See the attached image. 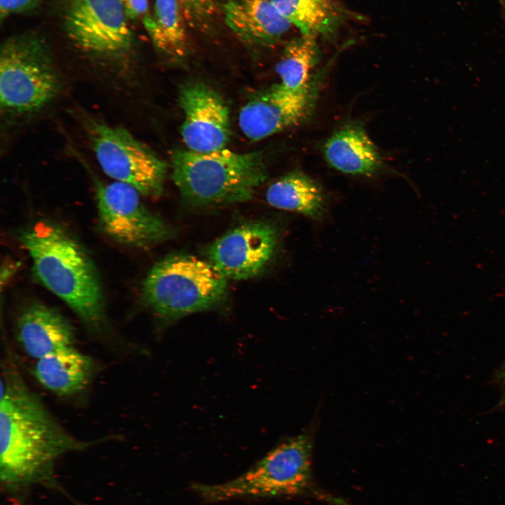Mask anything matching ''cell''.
Listing matches in <instances>:
<instances>
[{"mask_svg": "<svg viewBox=\"0 0 505 505\" xmlns=\"http://www.w3.org/2000/svg\"><path fill=\"white\" fill-rule=\"evenodd\" d=\"M96 443L67 432L16 372L5 371L1 382L0 483L8 496L22 501L36 486L66 494L56 476L57 461Z\"/></svg>", "mask_w": 505, "mask_h": 505, "instance_id": "6da1fadb", "label": "cell"}, {"mask_svg": "<svg viewBox=\"0 0 505 505\" xmlns=\"http://www.w3.org/2000/svg\"><path fill=\"white\" fill-rule=\"evenodd\" d=\"M18 240L32 260L40 283L61 299L91 329L106 322L104 292L96 267L85 248L60 226L40 221Z\"/></svg>", "mask_w": 505, "mask_h": 505, "instance_id": "7a4b0ae2", "label": "cell"}, {"mask_svg": "<svg viewBox=\"0 0 505 505\" xmlns=\"http://www.w3.org/2000/svg\"><path fill=\"white\" fill-rule=\"evenodd\" d=\"M314 440V431L309 428L273 448L239 476L219 484H193L191 489L208 502L307 495L343 505L342 499L315 485Z\"/></svg>", "mask_w": 505, "mask_h": 505, "instance_id": "3957f363", "label": "cell"}, {"mask_svg": "<svg viewBox=\"0 0 505 505\" xmlns=\"http://www.w3.org/2000/svg\"><path fill=\"white\" fill-rule=\"evenodd\" d=\"M171 165L172 178L181 195L197 206L248 201L267 176L261 153L226 148L205 153L177 149L173 152Z\"/></svg>", "mask_w": 505, "mask_h": 505, "instance_id": "277c9868", "label": "cell"}, {"mask_svg": "<svg viewBox=\"0 0 505 505\" xmlns=\"http://www.w3.org/2000/svg\"><path fill=\"white\" fill-rule=\"evenodd\" d=\"M227 292V278L210 262L189 255H169L147 274L144 303L158 317L175 320L217 306Z\"/></svg>", "mask_w": 505, "mask_h": 505, "instance_id": "5b68a950", "label": "cell"}, {"mask_svg": "<svg viewBox=\"0 0 505 505\" xmlns=\"http://www.w3.org/2000/svg\"><path fill=\"white\" fill-rule=\"evenodd\" d=\"M60 74L44 40L34 34L6 39L0 49V105L5 113L41 111L58 95Z\"/></svg>", "mask_w": 505, "mask_h": 505, "instance_id": "8992f818", "label": "cell"}, {"mask_svg": "<svg viewBox=\"0 0 505 505\" xmlns=\"http://www.w3.org/2000/svg\"><path fill=\"white\" fill-rule=\"evenodd\" d=\"M81 121L97 161L107 176L133 187L144 196L161 194L166 174L161 159L122 127L86 114Z\"/></svg>", "mask_w": 505, "mask_h": 505, "instance_id": "52a82bcc", "label": "cell"}, {"mask_svg": "<svg viewBox=\"0 0 505 505\" xmlns=\"http://www.w3.org/2000/svg\"><path fill=\"white\" fill-rule=\"evenodd\" d=\"M95 196L100 224L117 243L147 248L172 234L170 227L142 203L140 193L119 181L97 182Z\"/></svg>", "mask_w": 505, "mask_h": 505, "instance_id": "ba28073f", "label": "cell"}, {"mask_svg": "<svg viewBox=\"0 0 505 505\" xmlns=\"http://www.w3.org/2000/svg\"><path fill=\"white\" fill-rule=\"evenodd\" d=\"M128 19L120 0H67L63 15L66 34L77 48L110 58L132 47Z\"/></svg>", "mask_w": 505, "mask_h": 505, "instance_id": "9c48e42d", "label": "cell"}, {"mask_svg": "<svg viewBox=\"0 0 505 505\" xmlns=\"http://www.w3.org/2000/svg\"><path fill=\"white\" fill-rule=\"evenodd\" d=\"M278 243L275 226L252 222L238 226L215 241L207 254L227 279L245 280L258 275L274 255Z\"/></svg>", "mask_w": 505, "mask_h": 505, "instance_id": "30bf717a", "label": "cell"}, {"mask_svg": "<svg viewBox=\"0 0 505 505\" xmlns=\"http://www.w3.org/2000/svg\"><path fill=\"white\" fill-rule=\"evenodd\" d=\"M179 101L184 114L181 135L187 149L205 153L225 148L230 117L222 97L205 83L194 81L181 88Z\"/></svg>", "mask_w": 505, "mask_h": 505, "instance_id": "8fae6325", "label": "cell"}, {"mask_svg": "<svg viewBox=\"0 0 505 505\" xmlns=\"http://www.w3.org/2000/svg\"><path fill=\"white\" fill-rule=\"evenodd\" d=\"M316 95L310 82L298 90L275 85L243 107L240 129L250 140H260L296 126L311 113Z\"/></svg>", "mask_w": 505, "mask_h": 505, "instance_id": "7c38bea8", "label": "cell"}, {"mask_svg": "<svg viewBox=\"0 0 505 505\" xmlns=\"http://www.w3.org/2000/svg\"><path fill=\"white\" fill-rule=\"evenodd\" d=\"M15 330L24 352L36 360L76 342L71 322L56 309L39 302L29 303L20 310Z\"/></svg>", "mask_w": 505, "mask_h": 505, "instance_id": "4fadbf2b", "label": "cell"}, {"mask_svg": "<svg viewBox=\"0 0 505 505\" xmlns=\"http://www.w3.org/2000/svg\"><path fill=\"white\" fill-rule=\"evenodd\" d=\"M222 10L228 27L250 44H274L292 26L271 0H227Z\"/></svg>", "mask_w": 505, "mask_h": 505, "instance_id": "5bb4252c", "label": "cell"}, {"mask_svg": "<svg viewBox=\"0 0 505 505\" xmlns=\"http://www.w3.org/2000/svg\"><path fill=\"white\" fill-rule=\"evenodd\" d=\"M33 372L44 388L58 396L69 397L89 385L95 372V363L72 346L37 360Z\"/></svg>", "mask_w": 505, "mask_h": 505, "instance_id": "9a60e30c", "label": "cell"}, {"mask_svg": "<svg viewBox=\"0 0 505 505\" xmlns=\"http://www.w3.org/2000/svg\"><path fill=\"white\" fill-rule=\"evenodd\" d=\"M323 153L330 166L348 175L372 177L383 167L379 150L359 124L337 130L326 141Z\"/></svg>", "mask_w": 505, "mask_h": 505, "instance_id": "2e32d148", "label": "cell"}, {"mask_svg": "<svg viewBox=\"0 0 505 505\" xmlns=\"http://www.w3.org/2000/svg\"><path fill=\"white\" fill-rule=\"evenodd\" d=\"M265 197L274 208L301 214L314 220H323L328 210L322 187L299 170L288 173L271 184Z\"/></svg>", "mask_w": 505, "mask_h": 505, "instance_id": "e0dca14e", "label": "cell"}, {"mask_svg": "<svg viewBox=\"0 0 505 505\" xmlns=\"http://www.w3.org/2000/svg\"><path fill=\"white\" fill-rule=\"evenodd\" d=\"M157 50L172 60H182L189 50L187 20L179 0H154L153 11L142 19Z\"/></svg>", "mask_w": 505, "mask_h": 505, "instance_id": "ac0fdd59", "label": "cell"}, {"mask_svg": "<svg viewBox=\"0 0 505 505\" xmlns=\"http://www.w3.org/2000/svg\"><path fill=\"white\" fill-rule=\"evenodd\" d=\"M271 1L302 35H329L342 21L343 10L337 0Z\"/></svg>", "mask_w": 505, "mask_h": 505, "instance_id": "d6986e66", "label": "cell"}, {"mask_svg": "<svg viewBox=\"0 0 505 505\" xmlns=\"http://www.w3.org/2000/svg\"><path fill=\"white\" fill-rule=\"evenodd\" d=\"M316 36L302 35L288 42L276 66L281 85L298 90L309 83L310 73L318 62Z\"/></svg>", "mask_w": 505, "mask_h": 505, "instance_id": "ffe728a7", "label": "cell"}, {"mask_svg": "<svg viewBox=\"0 0 505 505\" xmlns=\"http://www.w3.org/2000/svg\"><path fill=\"white\" fill-rule=\"evenodd\" d=\"M189 25L203 28L216 11L214 0H179Z\"/></svg>", "mask_w": 505, "mask_h": 505, "instance_id": "44dd1931", "label": "cell"}, {"mask_svg": "<svg viewBox=\"0 0 505 505\" xmlns=\"http://www.w3.org/2000/svg\"><path fill=\"white\" fill-rule=\"evenodd\" d=\"M43 0H0L1 20L11 15L22 13L37 7Z\"/></svg>", "mask_w": 505, "mask_h": 505, "instance_id": "7402d4cb", "label": "cell"}, {"mask_svg": "<svg viewBox=\"0 0 505 505\" xmlns=\"http://www.w3.org/2000/svg\"><path fill=\"white\" fill-rule=\"evenodd\" d=\"M127 18L128 19H137L147 15L149 0H120Z\"/></svg>", "mask_w": 505, "mask_h": 505, "instance_id": "603a6c76", "label": "cell"}, {"mask_svg": "<svg viewBox=\"0 0 505 505\" xmlns=\"http://www.w3.org/2000/svg\"><path fill=\"white\" fill-rule=\"evenodd\" d=\"M499 376L504 389L503 401L505 403V364L501 368Z\"/></svg>", "mask_w": 505, "mask_h": 505, "instance_id": "cb8c5ba5", "label": "cell"}, {"mask_svg": "<svg viewBox=\"0 0 505 505\" xmlns=\"http://www.w3.org/2000/svg\"><path fill=\"white\" fill-rule=\"evenodd\" d=\"M501 17L505 22V0H499Z\"/></svg>", "mask_w": 505, "mask_h": 505, "instance_id": "d4e9b609", "label": "cell"}]
</instances>
